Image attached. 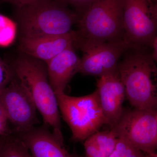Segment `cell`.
I'll return each instance as SVG.
<instances>
[{
	"label": "cell",
	"instance_id": "obj_1",
	"mask_svg": "<svg viewBox=\"0 0 157 157\" xmlns=\"http://www.w3.org/2000/svg\"><path fill=\"white\" fill-rule=\"evenodd\" d=\"M15 6L20 38L68 33L80 17L76 11L57 0H28Z\"/></svg>",
	"mask_w": 157,
	"mask_h": 157
},
{
	"label": "cell",
	"instance_id": "obj_2",
	"mask_svg": "<svg viewBox=\"0 0 157 157\" xmlns=\"http://www.w3.org/2000/svg\"><path fill=\"white\" fill-rule=\"evenodd\" d=\"M11 66L41 113L45 125L51 127L54 135L63 141L56 95L49 83L45 62L22 53Z\"/></svg>",
	"mask_w": 157,
	"mask_h": 157
},
{
	"label": "cell",
	"instance_id": "obj_3",
	"mask_svg": "<svg viewBox=\"0 0 157 157\" xmlns=\"http://www.w3.org/2000/svg\"><path fill=\"white\" fill-rule=\"evenodd\" d=\"M147 47H132L119 62L118 71L129 103L136 109H157L155 61Z\"/></svg>",
	"mask_w": 157,
	"mask_h": 157
},
{
	"label": "cell",
	"instance_id": "obj_4",
	"mask_svg": "<svg viewBox=\"0 0 157 157\" xmlns=\"http://www.w3.org/2000/svg\"><path fill=\"white\" fill-rule=\"evenodd\" d=\"M76 24L74 45L82 51L104 42L125 40L122 0H94Z\"/></svg>",
	"mask_w": 157,
	"mask_h": 157
},
{
	"label": "cell",
	"instance_id": "obj_5",
	"mask_svg": "<svg viewBox=\"0 0 157 157\" xmlns=\"http://www.w3.org/2000/svg\"><path fill=\"white\" fill-rule=\"evenodd\" d=\"M55 94L59 109L71 129L74 141L86 140L106 124L97 90L82 97H72L64 92Z\"/></svg>",
	"mask_w": 157,
	"mask_h": 157
},
{
	"label": "cell",
	"instance_id": "obj_6",
	"mask_svg": "<svg viewBox=\"0 0 157 157\" xmlns=\"http://www.w3.org/2000/svg\"><path fill=\"white\" fill-rule=\"evenodd\" d=\"M124 39L132 47H151L157 37V3L122 0Z\"/></svg>",
	"mask_w": 157,
	"mask_h": 157
},
{
	"label": "cell",
	"instance_id": "obj_7",
	"mask_svg": "<svg viewBox=\"0 0 157 157\" xmlns=\"http://www.w3.org/2000/svg\"><path fill=\"white\" fill-rule=\"evenodd\" d=\"M123 139L146 154L155 153L157 147V109H139L124 112L112 128Z\"/></svg>",
	"mask_w": 157,
	"mask_h": 157
},
{
	"label": "cell",
	"instance_id": "obj_8",
	"mask_svg": "<svg viewBox=\"0 0 157 157\" xmlns=\"http://www.w3.org/2000/svg\"><path fill=\"white\" fill-rule=\"evenodd\" d=\"M0 105L15 134L25 132L38 123L36 107L15 75L0 90Z\"/></svg>",
	"mask_w": 157,
	"mask_h": 157
},
{
	"label": "cell",
	"instance_id": "obj_9",
	"mask_svg": "<svg viewBox=\"0 0 157 157\" xmlns=\"http://www.w3.org/2000/svg\"><path fill=\"white\" fill-rule=\"evenodd\" d=\"M131 45L125 40L104 42L83 51L78 73L101 77L115 72L121 58Z\"/></svg>",
	"mask_w": 157,
	"mask_h": 157
},
{
	"label": "cell",
	"instance_id": "obj_10",
	"mask_svg": "<svg viewBox=\"0 0 157 157\" xmlns=\"http://www.w3.org/2000/svg\"><path fill=\"white\" fill-rule=\"evenodd\" d=\"M97 86L99 102L106 124L112 128L123 113L122 105L125 96L118 70L99 77Z\"/></svg>",
	"mask_w": 157,
	"mask_h": 157
},
{
	"label": "cell",
	"instance_id": "obj_11",
	"mask_svg": "<svg viewBox=\"0 0 157 157\" xmlns=\"http://www.w3.org/2000/svg\"><path fill=\"white\" fill-rule=\"evenodd\" d=\"M47 126L34 127L25 132L14 134L28 149L32 157H80L70 154L63 141L51 133Z\"/></svg>",
	"mask_w": 157,
	"mask_h": 157
},
{
	"label": "cell",
	"instance_id": "obj_12",
	"mask_svg": "<svg viewBox=\"0 0 157 157\" xmlns=\"http://www.w3.org/2000/svg\"><path fill=\"white\" fill-rule=\"evenodd\" d=\"M73 31L58 36L36 38H20L18 48L21 52L47 62L74 44Z\"/></svg>",
	"mask_w": 157,
	"mask_h": 157
},
{
	"label": "cell",
	"instance_id": "obj_13",
	"mask_svg": "<svg viewBox=\"0 0 157 157\" xmlns=\"http://www.w3.org/2000/svg\"><path fill=\"white\" fill-rule=\"evenodd\" d=\"M70 45L53 58L46 62L48 80L55 93L64 92L68 82L78 73L80 58Z\"/></svg>",
	"mask_w": 157,
	"mask_h": 157
},
{
	"label": "cell",
	"instance_id": "obj_14",
	"mask_svg": "<svg viewBox=\"0 0 157 157\" xmlns=\"http://www.w3.org/2000/svg\"><path fill=\"white\" fill-rule=\"evenodd\" d=\"M117 140V135L113 129L94 133L85 140L84 157H109Z\"/></svg>",
	"mask_w": 157,
	"mask_h": 157
},
{
	"label": "cell",
	"instance_id": "obj_15",
	"mask_svg": "<svg viewBox=\"0 0 157 157\" xmlns=\"http://www.w3.org/2000/svg\"><path fill=\"white\" fill-rule=\"evenodd\" d=\"M1 157H32L28 149L14 134L1 139Z\"/></svg>",
	"mask_w": 157,
	"mask_h": 157
},
{
	"label": "cell",
	"instance_id": "obj_16",
	"mask_svg": "<svg viewBox=\"0 0 157 157\" xmlns=\"http://www.w3.org/2000/svg\"><path fill=\"white\" fill-rule=\"evenodd\" d=\"M16 29V25L12 21L0 14V46H8L12 43Z\"/></svg>",
	"mask_w": 157,
	"mask_h": 157
},
{
	"label": "cell",
	"instance_id": "obj_17",
	"mask_svg": "<svg viewBox=\"0 0 157 157\" xmlns=\"http://www.w3.org/2000/svg\"><path fill=\"white\" fill-rule=\"evenodd\" d=\"M146 155L125 140L118 138L115 148L109 157H146Z\"/></svg>",
	"mask_w": 157,
	"mask_h": 157
},
{
	"label": "cell",
	"instance_id": "obj_18",
	"mask_svg": "<svg viewBox=\"0 0 157 157\" xmlns=\"http://www.w3.org/2000/svg\"><path fill=\"white\" fill-rule=\"evenodd\" d=\"M14 76L11 65L0 57V90L9 84Z\"/></svg>",
	"mask_w": 157,
	"mask_h": 157
},
{
	"label": "cell",
	"instance_id": "obj_19",
	"mask_svg": "<svg viewBox=\"0 0 157 157\" xmlns=\"http://www.w3.org/2000/svg\"><path fill=\"white\" fill-rule=\"evenodd\" d=\"M67 6L73 7L80 16L84 14L94 0H57Z\"/></svg>",
	"mask_w": 157,
	"mask_h": 157
},
{
	"label": "cell",
	"instance_id": "obj_20",
	"mask_svg": "<svg viewBox=\"0 0 157 157\" xmlns=\"http://www.w3.org/2000/svg\"><path fill=\"white\" fill-rule=\"evenodd\" d=\"M9 121L2 107L0 105V137L13 133L9 126Z\"/></svg>",
	"mask_w": 157,
	"mask_h": 157
},
{
	"label": "cell",
	"instance_id": "obj_21",
	"mask_svg": "<svg viewBox=\"0 0 157 157\" xmlns=\"http://www.w3.org/2000/svg\"><path fill=\"white\" fill-rule=\"evenodd\" d=\"M151 48H152L153 51L152 52V56L155 62H157V37H156L152 44Z\"/></svg>",
	"mask_w": 157,
	"mask_h": 157
},
{
	"label": "cell",
	"instance_id": "obj_22",
	"mask_svg": "<svg viewBox=\"0 0 157 157\" xmlns=\"http://www.w3.org/2000/svg\"><path fill=\"white\" fill-rule=\"evenodd\" d=\"M4 1L12 3V4H14V6H16V5H19V4L28 1V0H4Z\"/></svg>",
	"mask_w": 157,
	"mask_h": 157
},
{
	"label": "cell",
	"instance_id": "obj_23",
	"mask_svg": "<svg viewBox=\"0 0 157 157\" xmlns=\"http://www.w3.org/2000/svg\"><path fill=\"white\" fill-rule=\"evenodd\" d=\"M146 157H157V155L156 153L152 154H147Z\"/></svg>",
	"mask_w": 157,
	"mask_h": 157
},
{
	"label": "cell",
	"instance_id": "obj_24",
	"mask_svg": "<svg viewBox=\"0 0 157 157\" xmlns=\"http://www.w3.org/2000/svg\"><path fill=\"white\" fill-rule=\"evenodd\" d=\"M147 1L150 2L157 3V0H147Z\"/></svg>",
	"mask_w": 157,
	"mask_h": 157
},
{
	"label": "cell",
	"instance_id": "obj_25",
	"mask_svg": "<svg viewBox=\"0 0 157 157\" xmlns=\"http://www.w3.org/2000/svg\"><path fill=\"white\" fill-rule=\"evenodd\" d=\"M2 137H0V157H1V139Z\"/></svg>",
	"mask_w": 157,
	"mask_h": 157
}]
</instances>
